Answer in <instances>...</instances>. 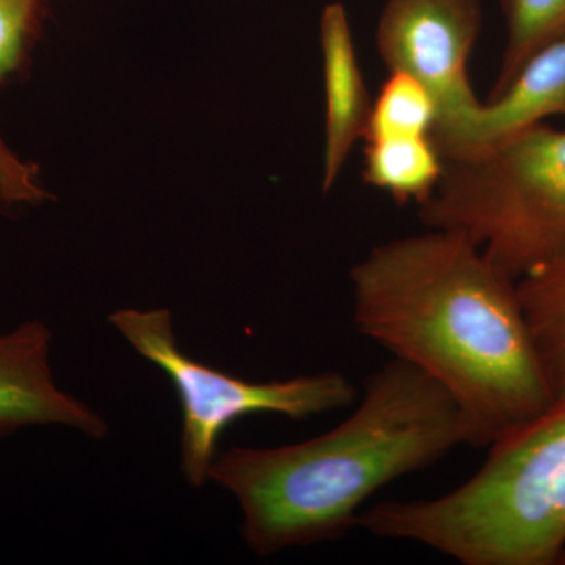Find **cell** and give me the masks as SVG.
<instances>
[{
  "instance_id": "cell-7",
  "label": "cell",
  "mask_w": 565,
  "mask_h": 565,
  "mask_svg": "<svg viewBox=\"0 0 565 565\" xmlns=\"http://www.w3.org/2000/svg\"><path fill=\"white\" fill-rule=\"evenodd\" d=\"M46 323L25 321L0 333V438L33 426H62L92 438L107 434L106 419L63 392L51 366Z\"/></svg>"
},
{
  "instance_id": "cell-14",
  "label": "cell",
  "mask_w": 565,
  "mask_h": 565,
  "mask_svg": "<svg viewBox=\"0 0 565 565\" xmlns=\"http://www.w3.org/2000/svg\"><path fill=\"white\" fill-rule=\"evenodd\" d=\"M57 0H0V87L21 81Z\"/></svg>"
},
{
  "instance_id": "cell-6",
  "label": "cell",
  "mask_w": 565,
  "mask_h": 565,
  "mask_svg": "<svg viewBox=\"0 0 565 565\" xmlns=\"http://www.w3.org/2000/svg\"><path fill=\"white\" fill-rule=\"evenodd\" d=\"M481 29V0H386L375 29L388 73L408 74L433 95V137L444 158L482 104L468 74Z\"/></svg>"
},
{
  "instance_id": "cell-10",
  "label": "cell",
  "mask_w": 565,
  "mask_h": 565,
  "mask_svg": "<svg viewBox=\"0 0 565 565\" xmlns=\"http://www.w3.org/2000/svg\"><path fill=\"white\" fill-rule=\"evenodd\" d=\"M520 303L553 397L565 396V243L516 280Z\"/></svg>"
},
{
  "instance_id": "cell-12",
  "label": "cell",
  "mask_w": 565,
  "mask_h": 565,
  "mask_svg": "<svg viewBox=\"0 0 565 565\" xmlns=\"http://www.w3.org/2000/svg\"><path fill=\"white\" fill-rule=\"evenodd\" d=\"M505 46L490 95L503 90L535 51L565 39V0H500Z\"/></svg>"
},
{
  "instance_id": "cell-13",
  "label": "cell",
  "mask_w": 565,
  "mask_h": 565,
  "mask_svg": "<svg viewBox=\"0 0 565 565\" xmlns=\"http://www.w3.org/2000/svg\"><path fill=\"white\" fill-rule=\"evenodd\" d=\"M437 106L430 92L408 74L392 71L371 107L366 136H434Z\"/></svg>"
},
{
  "instance_id": "cell-3",
  "label": "cell",
  "mask_w": 565,
  "mask_h": 565,
  "mask_svg": "<svg viewBox=\"0 0 565 565\" xmlns=\"http://www.w3.org/2000/svg\"><path fill=\"white\" fill-rule=\"evenodd\" d=\"M356 526L463 565L565 564V396L490 445L451 492L371 505Z\"/></svg>"
},
{
  "instance_id": "cell-15",
  "label": "cell",
  "mask_w": 565,
  "mask_h": 565,
  "mask_svg": "<svg viewBox=\"0 0 565 565\" xmlns=\"http://www.w3.org/2000/svg\"><path fill=\"white\" fill-rule=\"evenodd\" d=\"M51 199L52 193L41 181L40 167L22 159L0 134V204L13 210L40 206Z\"/></svg>"
},
{
  "instance_id": "cell-11",
  "label": "cell",
  "mask_w": 565,
  "mask_h": 565,
  "mask_svg": "<svg viewBox=\"0 0 565 565\" xmlns=\"http://www.w3.org/2000/svg\"><path fill=\"white\" fill-rule=\"evenodd\" d=\"M364 141V182L397 203L418 206L444 177L446 161L433 136L371 137Z\"/></svg>"
},
{
  "instance_id": "cell-4",
  "label": "cell",
  "mask_w": 565,
  "mask_h": 565,
  "mask_svg": "<svg viewBox=\"0 0 565 565\" xmlns=\"http://www.w3.org/2000/svg\"><path fill=\"white\" fill-rule=\"evenodd\" d=\"M426 228L467 234L519 280L565 243V129L541 122L460 159H445Z\"/></svg>"
},
{
  "instance_id": "cell-1",
  "label": "cell",
  "mask_w": 565,
  "mask_h": 565,
  "mask_svg": "<svg viewBox=\"0 0 565 565\" xmlns=\"http://www.w3.org/2000/svg\"><path fill=\"white\" fill-rule=\"evenodd\" d=\"M356 332L451 394L489 448L555 401L516 280L455 230L374 245L351 269Z\"/></svg>"
},
{
  "instance_id": "cell-5",
  "label": "cell",
  "mask_w": 565,
  "mask_h": 565,
  "mask_svg": "<svg viewBox=\"0 0 565 565\" xmlns=\"http://www.w3.org/2000/svg\"><path fill=\"white\" fill-rule=\"evenodd\" d=\"M110 323L145 360L167 374L182 411L181 470L202 487L217 457L223 430L247 415L274 414L294 422L351 407L359 390L340 371L297 375L288 381L252 382L196 362L182 352L166 308H122Z\"/></svg>"
},
{
  "instance_id": "cell-8",
  "label": "cell",
  "mask_w": 565,
  "mask_h": 565,
  "mask_svg": "<svg viewBox=\"0 0 565 565\" xmlns=\"http://www.w3.org/2000/svg\"><path fill=\"white\" fill-rule=\"evenodd\" d=\"M323 81L322 191L330 192L340 180L356 141L366 136L371 102L356 55L348 10L329 3L319 22Z\"/></svg>"
},
{
  "instance_id": "cell-9",
  "label": "cell",
  "mask_w": 565,
  "mask_h": 565,
  "mask_svg": "<svg viewBox=\"0 0 565 565\" xmlns=\"http://www.w3.org/2000/svg\"><path fill=\"white\" fill-rule=\"evenodd\" d=\"M553 117L565 118V39L535 51L503 90L489 95L445 159L467 158Z\"/></svg>"
},
{
  "instance_id": "cell-2",
  "label": "cell",
  "mask_w": 565,
  "mask_h": 565,
  "mask_svg": "<svg viewBox=\"0 0 565 565\" xmlns=\"http://www.w3.org/2000/svg\"><path fill=\"white\" fill-rule=\"evenodd\" d=\"M465 445L476 446L473 426L451 394L392 359L329 433L277 448L236 446L215 457L210 479L239 503L248 548L273 556L343 537L367 498Z\"/></svg>"
}]
</instances>
